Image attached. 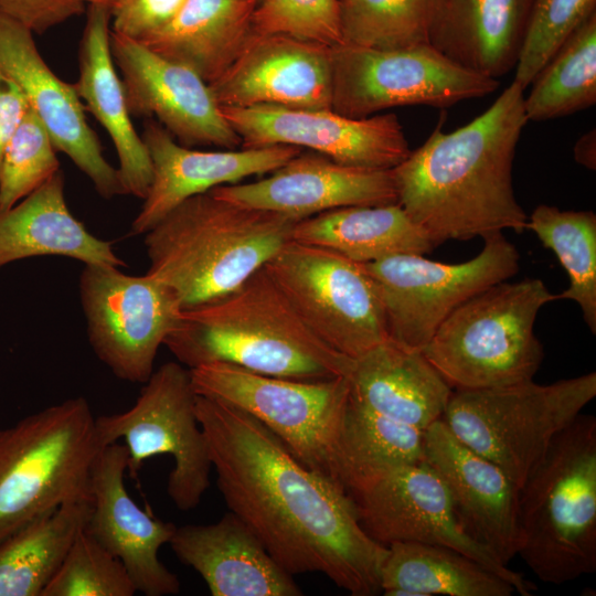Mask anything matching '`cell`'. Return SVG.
I'll list each match as a JSON object with an SVG mask.
<instances>
[{
    "instance_id": "21",
    "label": "cell",
    "mask_w": 596,
    "mask_h": 596,
    "mask_svg": "<svg viewBox=\"0 0 596 596\" xmlns=\"http://www.w3.org/2000/svg\"><path fill=\"white\" fill-rule=\"evenodd\" d=\"M210 191L223 200L296 221L344 206L397 203L392 169L345 166L315 151H301L260 180Z\"/></svg>"
},
{
    "instance_id": "19",
    "label": "cell",
    "mask_w": 596,
    "mask_h": 596,
    "mask_svg": "<svg viewBox=\"0 0 596 596\" xmlns=\"http://www.w3.org/2000/svg\"><path fill=\"white\" fill-rule=\"evenodd\" d=\"M331 46L255 31L225 73L209 84L220 106L331 108Z\"/></svg>"
},
{
    "instance_id": "6",
    "label": "cell",
    "mask_w": 596,
    "mask_h": 596,
    "mask_svg": "<svg viewBox=\"0 0 596 596\" xmlns=\"http://www.w3.org/2000/svg\"><path fill=\"white\" fill-rule=\"evenodd\" d=\"M103 448L84 396L0 428V542L65 503L92 501V471Z\"/></svg>"
},
{
    "instance_id": "18",
    "label": "cell",
    "mask_w": 596,
    "mask_h": 596,
    "mask_svg": "<svg viewBox=\"0 0 596 596\" xmlns=\"http://www.w3.org/2000/svg\"><path fill=\"white\" fill-rule=\"evenodd\" d=\"M0 72L21 88L56 150L72 160L100 196L125 194L118 170L106 160L74 85L61 79L45 63L32 31L1 15Z\"/></svg>"
},
{
    "instance_id": "9",
    "label": "cell",
    "mask_w": 596,
    "mask_h": 596,
    "mask_svg": "<svg viewBox=\"0 0 596 596\" xmlns=\"http://www.w3.org/2000/svg\"><path fill=\"white\" fill-rule=\"evenodd\" d=\"M190 374L198 395L252 415L304 466L341 487L339 436L350 395L348 376L294 380L224 362L201 364Z\"/></svg>"
},
{
    "instance_id": "38",
    "label": "cell",
    "mask_w": 596,
    "mask_h": 596,
    "mask_svg": "<svg viewBox=\"0 0 596 596\" xmlns=\"http://www.w3.org/2000/svg\"><path fill=\"white\" fill-rule=\"evenodd\" d=\"M136 592L124 564L83 529L41 596H132Z\"/></svg>"
},
{
    "instance_id": "17",
    "label": "cell",
    "mask_w": 596,
    "mask_h": 596,
    "mask_svg": "<svg viewBox=\"0 0 596 596\" xmlns=\"http://www.w3.org/2000/svg\"><path fill=\"white\" fill-rule=\"evenodd\" d=\"M110 52L131 116L155 118L187 147L241 148L209 84L193 71L113 30Z\"/></svg>"
},
{
    "instance_id": "28",
    "label": "cell",
    "mask_w": 596,
    "mask_h": 596,
    "mask_svg": "<svg viewBox=\"0 0 596 596\" xmlns=\"http://www.w3.org/2000/svg\"><path fill=\"white\" fill-rule=\"evenodd\" d=\"M532 1L444 0L429 44L460 66L498 79L518 63Z\"/></svg>"
},
{
    "instance_id": "39",
    "label": "cell",
    "mask_w": 596,
    "mask_h": 596,
    "mask_svg": "<svg viewBox=\"0 0 596 596\" xmlns=\"http://www.w3.org/2000/svg\"><path fill=\"white\" fill-rule=\"evenodd\" d=\"M596 13V0H533L513 81L525 89L571 33Z\"/></svg>"
},
{
    "instance_id": "32",
    "label": "cell",
    "mask_w": 596,
    "mask_h": 596,
    "mask_svg": "<svg viewBox=\"0 0 596 596\" xmlns=\"http://www.w3.org/2000/svg\"><path fill=\"white\" fill-rule=\"evenodd\" d=\"M92 501L65 503L0 542V596H41L77 534Z\"/></svg>"
},
{
    "instance_id": "23",
    "label": "cell",
    "mask_w": 596,
    "mask_h": 596,
    "mask_svg": "<svg viewBox=\"0 0 596 596\" xmlns=\"http://www.w3.org/2000/svg\"><path fill=\"white\" fill-rule=\"evenodd\" d=\"M424 460L444 480L465 531L505 565L518 554L519 487L456 438L443 419L423 432Z\"/></svg>"
},
{
    "instance_id": "31",
    "label": "cell",
    "mask_w": 596,
    "mask_h": 596,
    "mask_svg": "<svg viewBox=\"0 0 596 596\" xmlns=\"http://www.w3.org/2000/svg\"><path fill=\"white\" fill-rule=\"evenodd\" d=\"M387 596H511L515 589L500 575L454 549L393 542L381 567Z\"/></svg>"
},
{
    "instance_id": "10",
    "label": "cell",
    "mask_w": 596,
    "mask_h": 596,
    "mask_svg": "<svg viewBox=\"0 0 596 596\" xmlns=\"http://www.w3.org/2000/svg\"><path fill=\"white\" fill-rule=\"evenodd\" d=\"M196 395L190 369L170 361L153 371L129 409L96 417L103 447L124 439L130 478L136 479L143 462L151 457L171 456L174 464L167 492L181 511L200 504L210 486L212 470L196 416Z\"/></svg>"
},
{
    "instance_id": "1",
    "label": "cell",
    "mask_w": 596,
    "mask_h": 596,
    "mask_svg": "<svg viewBox=\"0 0 596 596\" xmlns=\"http://www.w3.org/2000/svg\"><path fill=\"white\" fill-rule=\"evenodd\" d=\"M195 409L226 505L284 570L321 573L353 596L381 593L387 546L364 531L341 487L238 407L196 395Z\"/></svg>"
},
{
    "instance_id": "4",
    "label": "cell",
    "mask_w": 596,
    "mask_h": 596,
    "mask_svg": "<svg viewBox=\"0 0 596 596\" xmlns=\"http://www.w3.org/2000/svg\"><path fill=\"white\" fill-rule=\"evenodd\" d=\"M286 215L244 206L211 191L193 195L146 232V274L170 287L182 309L220 298L291 241Z\"/></svg>"
},
{
    "instance_id": "42",
    "label": "cell",
    "mask_w": 596,
    "mask_h": 596,
    "mask_svg": "<svg viewBox=\"0 0 596 596\" xmlns=\"http://www.w3.org/2000/svg\"><path fill=\"white\" fill-rule=\"evenodd\" d=\"M98 0H0V15L17 21L33 34L46 31L81 15Z\"/></svg>"
},
{
    "instance_id": "43",
    "label": "cell",
    "mask_w": 596,
    "mask_h": 596,
    "mask_svg": "<svg viewBox=\"0 0 596 596\" xmlns=\"http://www.w3.org/2000/svg\"><path fill=\"white\" fill-rule=\"evenodd\" d=\"M30 105L21 88L0 72V163Z\"/></svg>"
},
{
    "instance_id": "36",
    "label": "cell",
    "mask_w": 596,
    "mask_h": 596,
    "mask_svg": "<svg viewBox=\"0 0 596 596\" xmlns=\"http://www.w3.org/2000/svg\"><path fill=\"white\" fill-rule=\"evenodd\" d=\"M444 0H339L342 44L403 49L429 43Z\"/></svg>"
},
{
    "instance_id": "30",
    "label": "cell",
    "mask_w": 596,
    "mask_h": 596,
    "mask_svg": "<svg viewBox=\"0 0 596 596\" xmlns=\"http://www.w3.org/2000/svg\"><path fill=\"white\" fill-rule=\"evenodd\" d=\"M291 240L360 264L398 254H426L435 244L398 203L353 205L295 223Z\"/></svg>"
},
{
    "instance_id": "33",
    "label": "cell",
    "mask_w": 596,
    "mask_h": 596,
    "mask_svg": "<svg viewBox=\"0 0 596 596\" xmlns=\"http://www.w3.org/2000/svg\"><path fill=\"white\" fill-rule=\"evenodd\" d=\"M424 460L423 432L353 401L339 436V479L345 492L387 470Z\"/></svg>"
},
{
    "instance_id": "25",
    "label": "cell",
    "mask_w": 596,
    "mask_h": 596,
    "mask_svg": "<svg viewBox=\"0 0 596 596\" xmlns=\"http://www.w3.org/2000/svg\"><path fill=\"white\" fill-rule=\"evenodd\" d=\"M109 9L91 3L78 51V79L73 84L84 106L105 128L117 152L125 194L146 196L152 179L148 149L132 125L121 78L110 52Z\"/></svg>"
},
{
    "instance_id": "41",
    "label": "cell",
    "mask_w": 596,
    "mask_h": 596,
    "mask_svg": "<svg viewBox=\"0 0 596 596\" xmlns=\"http://www.w3.org/2000/svg\"><path fill=\"white\" fill-rule=\"evenodd\" d=\"M185 0H98L111 14V30L139 40L169 22Z\"/></svg>"
},
{
    "instance_id": "35",
    "label": "cell",
    "mask_w": 596,
    "mask_h": 596,
    "mask_svg": "<svg viewBox=\"0 0 596 596\" xmlns=\"http://www.w3.org/2000/svg\"><path fill=\"white\" fill-rule=\"evenodd\" d=\"M525 228L558 258L570 286L557 299L575 301L593 334L596 333V215L590 210L562 211L540 204L528 216Z\"/></svg>"
},
{
    "instance_id": "40",
    "label": "cell",
    "mask_w": 596,
    "mask_h": 596,
    "mask_svg": "<svg viewBox=\"0 0 596 596\" xmlns=\"http://www.w3.org/2000/svg\"><path fill=\"white\" fill-rule=\"evenodd\" d=\"M258 33H284L328 46L342 44L339 0H264L253 14Z\"/></svg>"
},
{
    "instance_id": "22",
    "label": "cell",
    "mask_w": 596,
    "mask_h": 596,
    "mask_svg": "<svg viewBox=\"0 0 596 596\" xmlns=\"http://www.w3.org/2000/svg\"><path fill=\"white\" fill-rule=\"evenodd\" d=\"M141 138L148 149L152 179L131 235H143L184 200L216 187L270 173L302 151L292 146L233 150H199L179 143L157 120L149 118Z\"/></svg>"
},
{
    "instance_id": "24",
    "label": "cell",
    "mask_w": 596,
    "mask_h": 596,
    "mask_svg": "<svg viewBox=\"0 0 596 596\" xmlns=\"http://www.w3.org/2000/svg\"><path fill=\"white\" fill-rule=\"evenodd\" d=\"M169 545L213 596H300L292 575L233 512L206 525L177 526Z\"/></svg>"
},
{
    "instance_id": "34",
    "label": "cell",
    "mask_w": 596,
    "mask_h": 596,
    "mask_svg": "<svg viewBox=\"0 0 596 596\" xmlns=\"http://www.w3.org/2000/svg\"><path fill=\"white\" fill-rule=\"evenodd\" d=\"M524 97L529 120L560 118L596 103V13L562 43L536 74Z\"/></svg>"
},
{
    "instance_id": "2",
    "label": "cell",
    "mask_w": 596,
    "mask_h": 596,
    "mask_svg": "<svg viewBox=\"0 0 596 596\" xmlns=\"http://www.w3.org/2000/svg\"><path fill=\"white\" fill-rule=\"evenodd\" d=\"M523 91L512 81L487 110L451 132L441 130L440 120L392 169L397 203L435 246L525 230L528 215L512 182L517 145L528 123Z\"/></svg>"
},
{
    "instance_id": "27",
    "label": "cell",
    "mask_w": 596,
    "mask_h": 596,
    "mask_svg": "<svg viewBox=\"0 0 596 596\" xmlns=\"http://www.w3.org/2000/svg\"><path fill=\"white\" fill-rule=\"evenodd\" d=\"M60 170L0 211V269L21 259L63 256L85 264L127 267L113 244L92 234L70 211Z\"/></svg>"
},
{
    "instance_id": "5",
    "label": "cell",
    "mask_w": 596,
    "mask_h": 596,
    "mask_svg": "<svg viewBox=\"0 0 596 596\" xmlns=\"http://www.w3.org/2000/svg\"><path fill=\"white\" fill-rule=\"evenodd\" d=\"M518 554L544 583L596 572V418L579 414L519 488Z\"/></svg>"
},
{
    "instance_id": "12",
    "label": "cell",
    "mask_w": 596,
    "mask_h": 596,
    "mask_svg": "<svg viewBox=\"0 0 596 596\" xmlns=\"http://www.w3.org/2000/svg\"><path fill=\"white\" fill-rule=\"evenodd\" d=\"M482 238L480 253L459 264L430 260L422 254L362 264L379 291L389 339L422 351L458 306L517 274L519 253L502 232Z\"/></svg>"
},
{
    "instance_id": "13",
    "label": "cell",
    "mask_w": 596,
    "mask_h": 596,
    "mask_svg": "<svg viewBox=\"0 0 596 596\" xmlns=\"http://www.w3.org/2000/svg\"><path fill=\"white\" fill-rule=\"evenodd\" d=\"M331 109L350 118L400 106L447 108L499 86L429 43L391 50L339 44L331 49Z\"/></svg>"
},
{
    "instance_id": "16",
    "label": "cell",
    "mask_w": 596,
    "mask_h": 596,
    "mask_svg": "<svg viewBox=\"0 0 596 596\" xmlns=\"http://www.w3.org/2000/svg\"><path fill=\"white\" fill-rule=\"evenodd\" d=\"M220 107L241 138V148H307L341 164L381 170L394 169L411 152L393 113L350 118L331 108Z\"/></svg>"
},
{
    "instance_id": "11",
    "label": "cell",
    "mask_w": 596,
    "mask_h": 596,
    "mask_svg": "<svg viewBox=\"0 0 596 596\" xmlns=\"http://www.w3.org/2000/svg\"><path fill=\"white\" fill-rule=\"evenodd\" d=\"M264 268L304 324L333 351L356 359L389 338L379 291L362 264L291 240Z\"/></svg>"
},
{
    "instance_id": "3",
    "label": "cell",
    "mask_w": 596,
    "mask_h": 596,
    "mask_svg": "<svg viewBox=\"0 0 596 596\" xmlns=\"http://www.w3.org/2000/svg\"><path fill=\"white\" fill-rule=\"evenodd\" d=\"M188 369L211 362L306 381L348 376L353 359L321 342L265 268L231 292L183 309L164 343Z\"/></svg>"
},
{
    "instance_id": "7",
    "label": "cell",
    "mask_w": 596,
    "mask_h": 596,
    "mask_svg": "<svg viewBox=\"0 0 596 596\" xmlns=\"http://www.w3.org/2000/svg\"><path fill=\"white\" fill-rule=\"evenodd\" d=\"M555 299L539 278L497 283L458 306L422 353L455 390L532 380L544 356L534 322Z\"/></svg>"
},
{
    "instance_id": "15",
    "label": "cell",
    "mask_w": 596,
    "mask_h": 596,
    "mask_svg": "<svg viewBox=\"0 0 596 596\" xmlns=\"http://www.w3.org/2000/svg\"><path fill=\"white\" fill-rule=\"evenodd\" d=\"M360 524L376 542H417L454 549L508 581L522 596L536 586L511 570L460 524L451 496L425 461L387 470L347 492Z\"/></svg>"
},
{
    "instance_id": "37",
    "label": "cell",
    "mask_w": 596,
    "mask_h": 596,
    "mask_svg": "<svg viewBox=\"0 0 596 596\" xmlns=\"http://www.w3.org/2000/svg\"><path fill=\"white\" fill-rule=\"evenodd\" d=\"M56 151L44 125L29 107L2 155L0 211L13 206L60 171Z\"/></svg>"
},
{
    "instance_id": "8",
    "label": "cell",
    "mask_w": 596,
    "mask_h": 596,
    "mask_svg": "<svg viewBox=\"0 0 596 596\" xmlns=\"http://www.w3.org/2000/svg\"><path fill=\"white\" fill-rule=\"evenodd\" d=\"M596 396V373L551 384L533 380L451 393L443 421L467 447L520 488L554 438Z\"/></svg>"
},
{
    "instance_id": "14",
    "label": "cell",
    "mask_w": 596,
    "mask_h": 596,
    "mask_svg": "<svg viewBox=\"0 0 596 596\" xmlns=\"http://www.w3.org/2000/svg\"><path fill=\"white\" fill-rule=\"evenodd\" d=\"M79 299L96 356L119 380L146 383L160 345L178 326L182 306L174 291L148 274L85 264Z\"/></svg>"
},
{
    "instance_id": "29",
    "label": "cell",
    "mask_w": 596,
    "mask_h": 596,
    "mask_svg": "<svg viewBox=\"0 0 596 596\" xmlns=\"http://www.w3.org/2000/svg\"><path fill=\"white\" fill-rule=\"evenodd\" d=\"M256 7L251 0H185L169 22L137 41L211 84L255 33Z\"/></svg>"
},
{
    "instance_id": "44",
    "label": "cell",
    "mask_w": 596,
    "mask_h": 596,
    "mask_svg": "<svg viewBox=\"0 0 596 596\" xmlns=\"http://www.w3.org/2000/svg\"><path fill=\"white\" fill-rule=\"evenodd\" d=\"M574 158L582 166L595 169L596 166V136L595 129L583 135L574 146Z\"/></svg>"
},
{
    "instance_id": "45",
    "label": "cell",
    "mask_w": 596,
    "mask_h": 596,
    "mask_svg": "<svg viewBox=\"0 0 596 596\" xmlns=\"http://www.w3.org/2000/svg\"><path fill=\"white\" fill-rule=\"evenodd\" d=\"M251 1H254V2H256V3H257V6H258V4H259L260 2H263L264 0H251Z\"/></svg>"
},
{
    "instance_id": "20",
    "label": "cell",
    "mask_w": 596,
    "mask_h": 596,
    "mask_svg": "<svg viewBox=\"0 0 596 596\" xmlns=\"http://www.w3.org/2000/svg\"><path fill=\"white\" fill-rule=\"evenodd\" d=\"M128 451L125 444L105 446L91 480L92 505L85 531L126 567L137 592L147 596L175 595L180 581L159 560L177 526L140 509L125 486Z\"/></svg>"
},
{
    "instance_id": "26",
    "label": "cell",
    "mask_w": 596,
    "mask_h": 596,
    "mask_svg": "<svg viewBox=\"0 0 596 596\" xmlns=\"http://www.w3.org/2000/svg\"><path fill=\"white\" fill-rule=\"evenodd\" d=\"M350 397L421 432L441 419L453 389L422 351L391 339L353 359Z\"/></svg>"
}]
</instances>
